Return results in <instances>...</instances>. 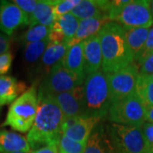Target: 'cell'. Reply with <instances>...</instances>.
<instances>
[{
	"label": "cell",
	"instance_id": "6da1fadb",
	"mask_svg": "<svg viewBox=\"0 0 153 153\" xmlns=\"http://www.w3.org/2000/svg\"><path fill=\"white\" fill-rule=\"evenodd\" d=\"M38 112L27 137L33 151L56 146L65 121L62 111L52 95H38Z\"/></svg>",
	"mask_w": 153,
	"mask_h": 153
},
{
	"label": "cell",
	"instance_id": "7a4b0ae2",
	"mask_svg": "<svg viewBox=\"0 0 153 153\" xmlns=\"http://www.w3.org/2000/svg\"><path fill=\"white\" fill-rule=\"evenodd\" d=\"M98 36L102 52L103 71L113 73L134 63V56L126 42L122 25L109 22L100 30Z\"/></svg>",
	"mask_w": 153,
	"mask_h": 153
},
{
	"label": "cell",
	"instance_id": "3957f363",
	"mask_svg": "<svg viewBox=\"0 0 153 153\" xmlns=\"http://www.w3.org/2000/svg\"><path fill=\"white\" fill-rule=\"evenodd\" d=\"M82 88L83 116L100 119L106 117L112 103L107 73L98 71L88 74Z\"/></svg>",
	"mask_w": 153,
	"mask_h": 153
},
{
	"label": "cell",
	"instance_id": "277c9868",
	"mask_svg": "<svg viewBox=\"0 0 153 153\" xmlns=\"http://www.w3.org/2000/svg\"><path fill=\"white\" fill-rule=\"evenodd\" d=\"M109 19L111 22L120 23L126 27L150 28L153 25L151 1H111Z\"/></svg>",
	"mask_w": 153,
	"mask_h": 153
},
{
	"label": "cell",
	"instance_id": "5b68a950",
	"mask_svg": "<svg viewBox=\"0 0 153 153\" xmlns=\"http://www.w3.org/2000/svg\"><path fill=\"white\" fill-rule=\"evenodd\" d=\"M38 108V93L35 86H32L10 105L2 126H10L14 130L22 133L29 131L35 120Z\"/></svg>",
	"mask_w": 153,
	"mask_h": 153
},
{
	"label": "cell",
	"instance_id": "8992f818",
	"mask_svg": "<svg viewBox=\"0 0 153 153\" xmlns=\"http://www.w3.org/2000/svg\"><path fill=\"white\" fill-rule=\"evenodd\" d=\"M117 153H146L142 126L112 123L107 128Z\"/></svg>",
	"mask_w": 153,
	"mask_h": 153
},
{
	"label": "cell",
	"instance_id": "52a82bcc",
	"mask_svg": "<svg viewBox=\"0 0 153 153\" xmlns=\"http://www.w3.org/2000/svg\"><path fill=\"white\" fill-rule=\"evenodd\" d=\"M109 120L113 123L128 126H142L146 121V105L136 93L112 102Z\"/></svg>",
	"mask_w": 153,
	"mask_h": 153
},
{
	"label": "cell",
	"instance_id": "ba28073f",
	"mask_svg": "<svg viewBox=\"0 0 153 153\" xmlns=\"http://www.w3.org/2000/svg\"><path fill=\"white\" fill-rule=\"evenodd\" d=\"M84 80L66 69L62 62L54 66L41 83L38 95H55L68 92L82 85Z\"/></svg>",
	"mask_w": 153,
	"mask_h": 153
},
{
	"label": "cell",
	"instance_id": "9c48e42d",
	"mask_svg": "<svg viewBox=\"0 0 153 153\" xmlns=\"http://www.w3.org/2000/svg\"><path fill=\"white\" fill-rule=\"evenodd\" d=\"M139 74L138 66L134 63L121 69L120 71L107 73L112 102L135 93Z\"/></svg>",
	"mask_w": 153,
	"mask_h": 153
},
{
	"label": "cell",
	"instance_id": "30bf717a",
	"mask_svg": "<svg viewBox=\"0 0 153 153\" xmlns=\"http://www.w3.org/2000/svg\"><path fill=\"white\" fill-rule=\"evenodd\" d=\"M29 17L14 4L9 1L0 2V32L10 36L21 26H27Z\"/></svg>",
	"mask_w": 153,
	"mask_h": 153
},
{
	"label": "cell",
	"instance_id": "8fae6325",
	"mask_svg": "<svg viewBox=\"0 0 153 153\" xmlns=\"http://www.w3.org/2000/svg\"><path fill=\"white\" fill-rule=\"evenodd\" d=\"M63 112L65 119L83 116L82 85L68 92L52 95Z\"/></svg>",
	"mask_w": 153,
	"mask_h": 153
},
{
	"label": "cell",
	"instance_id": "7c38bea8",
	"mask_svg": "<svg viewBox=\"0 0 153 153\" xmlns=\"http://www.w3.org/2000/svg\"><path fill=\"white\" fill-rule=\"evenodd\" d=\"M111 1L105 0H81V2L71 10L78 20L96 17L109 18Z\"/></svg>",
	"mask_w": 153,
	"mask_h": 153
},
{
	"label": "cell",
	"instance_id": "4fadbf2b",
	"mask_svg": "<svg viewBox=\"0 0 153 153\" xmlns=\"http://www.w3.org/2000/svg\"><path fill=\"white\" fill-rule=\"evenodd\" d=\"M101 120L99 117L81 116L76 123L62 132V134L78 143H87L94 127Z\"/></svg>",
	"mask_w": 153,
	"mask_h": 153
},
{
	"label": "cell",
	"instance_id": "5bb4252c",
	"mask_svg": "<svg viewBox=\"0 0 153 153\" xmlns=\"http://www.w3.org/2000/svg\"><path fill=\"white\" fill-rule=\"evenodd\" d=\"M83 54L86 76L100 71L102 66V52L98 34L83 41Z\"/></svg>",
	"mask_w": 153,
	"mask_h": 153
},
{
	"label": "cell",
	"instance_id": "9a60e30c",
	"mask_svg": "<svg viewBox=\"0 0 153 153\" xmlns=\"http://www.w3.org/2000/svg\"><path fill=\"white\" fill-rule=\"evenodd\" d=\"M62 66L76 76L85 80V60L83 54V42L70 46L62 60Z\"/></svg>",
	"mask_w": 153,
	"mask_h": 153
},
{
	"label": "cell",
	"instance_id": "2e32d148",
	"mask_svg": "<svg viewBox=\"0 0 153 153\" xmlns=\"http://www.w3.org/2000/svg\"><path fill=\"white\" fill-rule=\"evenodd\" d=\"M109 22H111V21L107 17H96L80 20L76 35L71 39L68 46L70 47L76 44H79L81 42L85 41L88 38L97 35L100 30Z\"/></svg>",
	"mask_w": 153,
	"mask_h": 153
},
{
	"label": "cell",
	"instance_id": "e0dca14e",
	"mask_svg": "<svg viewBox=\"0 0 153 153\" xmlns=\"http://www.w3.org/2000/svg\"><path fill=\"white\" fill-rule=\"evenodd\" d=\"M27 88L25 82H18L13 76H0V106L13 103Z\"/></svg>",
	"mask_w": 153,
	"mask_h": 153
},
{
	"label": "cell",
	"instance_id": "ac0fdd59",
	"mask_svg": "<svg viewBox=\"0 0 153 153\" xmlns=\"http://www.w3.org/2000/svg\"><path fill=\"white\" fill-rule=\"evenodd\" d=\"M14 152H32L27 137L8 130L0 131V153Z\"/></svg>",
	"mask_w": 153,
	"mask_h": 153
},
{
	"label": "cell",
	"instance_id": "d6986e66",
	"mask_svg": "<svg viewBox=\"0 0 153 153\" xmlns=\"http://www.w3.org/2000/svg\"><path fill=\"white\" fill-rule=\"evenodd\" d=\"M56 20L54 10V0H42L38 1L35 10L29 17L28 26L33 27L42 25L51 27Z\"/></svg>",
	"mask_w": 153,
	"mask_h": 153
},
{
	"label": "cell",
	"instance_id": "ffe728a7",
	"mask_svg": "<svg viewBox=\"0 0 153 153\" xmlns=\"http://www.w3.org/2000/svg\"><path fill=\"white\" fill-rule=\"evenodd\" d=\"M83 153H117L107 132L97 127L88 140Z\"/></svg>",
	"mask_w": 153,
	"mask_h": 153
},
{
	"label": "cell",
	"instance_id": "44dd1931",
	"mask_svg": "<svg viewBox=\"0 0 153 153\" xmlns=\"http://www.w3.org/2000/svg\"><path fill=\"white\" fill-rule=\"evenodd\" d=\"M150 28L123 27L125 39L135 61L146 44Z\"/></svg>",
	"mask_w": 153,
	"mask_h": 153
},
{
	"label": "cell",
	"instance_id": "7402d4cb",
	"mask_svg": "<svg viewBox=\"0 0 153 153\" xmlns=\"http://www.w3.org/2000/svg\"><path fill=\"white\" fill-rule=\"evenodd\" d=\"M69 48L67 44H54L49 42L41 58V65L49 71L56 65L62 62Z\"/></svg>",
	"mask_w": 153,
	"mask_h": 153
},
{
	"label": "cell",
	"instance_id": "603a6c76",
	"mask_svg": "<svg viewBox=\"0 0 153 153\" xmlns=\"http://www.w3.org/2000/svg\"><path fill=\"white\" fill-rule=\"evenodd\" d=\"M79 22L80 20H78L74 15H72L71 13H68L58 18L54 23L53 27H56L63 33L66 39V43L69 44L71 39L76 35L79 26Z\"/></svg>",
	"mask_w": 153,
	"mask_h": 153
},
{
	"label": "cell",
	"instance_id": "cb8c5ba5",
	"mask_svg": "<svg viewBox=\"0 0 153 153\" xmlns=\"http://www.w3.org/2000/svg\"><path fill=\"white\" fill-rule=\"evenodd\" d=\"M135 93L146 106L153 105V81L148 75L139 74Z\"/></svg>",
	"mask_w": 153,
	"mask_h": 153
},
{
	"label": "cell",
	"instance_id": "d4e9b609",
	"mask_svg": "<svg viewBox=\"0 0 153 153\" xmlns=\"http://www.w3.org/2000/svg\"><path fill=\"white\" fill-rule=\"evenodd\" d=\"M49 44V38L39 42L27 44L24 50V57L26 61L28 64H34L37 62L40 58H42Z\"/></svg>",
	"mask_w": 153,
	"mask_h": 153
},
{
	"label": "cell",
	"instance_id": "484cf974",
	"mask_svg": "<svg viewBox=\"0 0 153 153\" xmlns=\"http://www.w3.org/2000/svg\"><path fill=\"white\" fill-rule=\"evenodd\" d=\"M50 33V27L42 25H38L30 27L22 35V40L26 43H35L48 39Z\"/></svg>",
	"mask_w": 153,
	"mask_h": 153
},
{
	"label": "cell",
	"instance_id": "4316f807",
	"mask_svg": "<svg viewBox=\"0 0 153 153\" xmlns=\"http://www.w3.org/2000/svg\"><path fill=\"white\" fill-rule=\"evenodd\" d=\"M87 143H78L61 134L56 144L60 153H83Z\"/></svg>",
	"mask_w": 153,
	"mask_h": 153
},
{
	"label": "cell",
	"instance_id": "83f0119b",
	"mask_svg": "<svg viewBox=\"0 0 153 153\" xmlns=\"http://www.w3.org/2000/svg\"><path fill=\"white\" fill-rule=\"evenodd\" d=\"M80 2L81 0H54V10L56 19L71 13Z\"/></svg>",
	"mask_w": 153,
	"mask_h": 153
},
{
	"label": "cell",
	"instance_id": "f1b7e54d",
	"mask_svg": "<svg viewBox=\"0 0 153 153\" xmlns=\"http://www.w3.org/2000/svg\"><path fill=\"white\" fill-rule=\"evenodd\" d=\"M152 54H153V26L152 27L150 28V30H149L146 44L144 45L142 50L140 51V53L137 57L135 61H137L139 64H141L143 61Z\"/></svg>",
	"mask_w": 153,
	"mask_h": 153
},
{
	"label": "cell",
	"instance_id": "f546056e",
	"mask_svg": "<svg viewBox=\"0 0 153 153\" xmlns=\"http://www.w3.org/2000/svg\"><path fill=\"white\" fill-rule=\"evenodd\" d=\"M142 130L146 144V153H153V123H145Z\"/></svg>",
	"mask_w": 153,
	"mask_h": 153
},
{
	"label": "cell",
	"instance_id": "4dcf8cb0",
	"mask_svg": "<svg viewBox=\"0 0 153 153\" xmlns=\"http://www.w3.org/2000/svg\"><path fill=\"white\" fill-rule=\"evenodd\" d=\"M38 1L36 0H14L13 1V3L16 4L28 17L31 16V15L34 12L38 4Z\"/></svg>",
	"mask_w": 153,
	"mask_h": 153
},
{
	"label": "cell",
	"instance_id": "1f68e13d",
	"mask_svg": "<svg viewBox=\"0 0 153 153\" xmlns=\"http://www.w3.org/2000/svg\"><path fill=\"white\" fill-rule=\"evenodd\" d=\"M13 60V55L8 51L0 55V75H4L10 69Z\"/></svg>",
	"mask_w": 153,
	"mask_h": 153
},
{
	"label": "cell",
	"instance_id": "d6a6232c",
	"mask_svg": "<svg viewBox=\"0 0 153 153\" xmlns=\"http://www.w3.org/2000/svg\"><path fill=\"white\" fill-rule=\"evenodd\" d=\"M140 74H144V75L153 74V54L147 57L140 64Z\"/></svg>",
	"mask_w": 153,
	"mask_h": 153
},
{
	"label": "cell",
	"instance_id": "836d02e7",
	"mask_svg": "<svg viewBox=\"0 0 153 153\" xmlns=\"http://www.w3.org/2000/svg\"><path fill=\"white\" fill-rule=\"evenodd\" d=\"M10 37L0 32V55L10 51Z\"/></svg>",
	"mask_w": 153,
	"mask_h": 153
},
{
	"label": "cell",
	"instance_id": "e575fe53",
	"mask_svg": "<svg viewBox=\"0 0 153 153\" xmlns=\"http://www.w3.org/2000/svg\"><path fill=\"white\" fill-rule=\"evenodd\" d=\"M31 153H60L57 146H45V147L40 148L35 151H32Z\"/></svg>",
	"mask_w": 153,
	"mask_h": 153
},
{
	"label": "cell",
	"instance_id": "d590c367",
	"mask_svg": "<svg viewBox=\"0 0 153 153\" xmlns=\"http://www.w3.org/2000/svg\"><path fill=\"white\" fill-rule=\"evenodd\" d=\"M146 120L153 123V105L146 106Z\"/></svg>",
	"mask_w": 153,
	"mask_h": 153
},
{
	"label": "cell",
	"instance_id": "8d00e7d4",
	"mask_svg": "<svg viewBox=\"0 0 153 153\" xmlns=\"http://www.w3.org/2000/svg\"><path fill=\"white\" fill-rule=\"evenodd\" d=\"M151 11H152V15L153 17V1H151Z\"/></svg>",
	"mask_w": 153,
	"mask_h": 153
},
{
	"label": "cell",
	"instance_id": "74e56055",
	"mask_svg": "<svg viewBox=\"0 0 153 153\" xmlns=\"http://www.w3.org/2000/svg\"><path fill=\"white\" fill-rule=\"evenodd\" d=\"M148 76H149V77H150V78H151V79H152V81H153V74H151V75H148Z\"/></svg>",
	"mask_w": 153,
	"mask_h": 153
},
{
	"label": "cell",
	"instance_id": "f35d334b",
	"mask_svg": "<svg viewBox=\"0 0 153 153\" xmlns=\"http://www.w3.org/2000/svg\"><path fill=\"white\" fill-rule=\"evenodd\" d=\"M14 153H27V152H14Z\"/></svg>",
	"mask_w": 153,
	"mask_h": 153
}]
</instances>
